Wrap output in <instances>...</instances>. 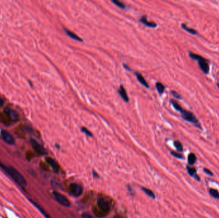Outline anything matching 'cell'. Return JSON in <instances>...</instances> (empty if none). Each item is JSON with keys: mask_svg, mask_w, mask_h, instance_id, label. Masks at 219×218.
Returning <instances> with one entry per match:
<instances>
[{"mask_svg": "<svg viewBox=\"0 0 219 218\" xmlns=\"http://www.w3.org/2000/svg\"><path fill=\"white\" fill-rule=\"evenodd\" d=\"M156 88L160 94L163 93V92L165 91V86H164L162 83H160V82H157L156 83Z\"/></svg>", "mask_w": 219, "mask_h": 218, "instance_id": "17", "label": "cell"}, {"mask_svg": "<svg viewBox=\"0 0 219 218\" xmlns=\"http://www.w3.org/2000/svg\"><path fill=\"white\" fill-rule=\"evenodd\" d=\"M170 102L172 104V106H174V108H175L177 111H178L180 112L181 110L183 109L182 108H181V106L179 105V104L178 102H176V101H174V100L171 99L170 100Z\"/></svg>", "mask_w": 219, "mask_h": 218, "instance_id": "18", "label": "cell"}, {"mask_svg": "<svg viewBox=\"0 0 219 218\" xmlns=\"http://www.w3.org/2000/svg\"><path fill=\"white\" fill-rule=\"evenodd\" d=\"M135 74L136 76V78H137L138 81L140 83H141L143 86H145L146 88H149V85H148V83H147V81H146V79L143 78L142 75L141 74L138 73V72H135Z\"/></svg>", "mask_w": 219, "mask_h": 218, "instance_id": "13", "label": "cell"}, {"mask_svg": "<svg viewBox=\"0 0 219 218\" xmlns=\"http://www.w3.org/2000/svg\"><path fill=\"white\" fill-rule=\"evenodd\" d=\"M209 193L212 197H213L215 198L219 199V193L218 192L217 190L214 189H210Z\"/></svg>", "mask_w": 219, "mask_h": 218, "instance_id": "19", "label": "cell"}, {"mask_svg": "<svg viewBox=\"0 0 219 218\" xmlns=\"http://www.w3.org/2000/svg\"><path fill=\"white\" fill-rule=\"evenodd\" d=\"M46 161L48 164L51 168H52L54 173H58L59 171V166L57 164V162L54 161L53 159L47 157L46 158Z\"/></svg>", "mask_w": 219, "mask_h": 218, "instance_id": "10", "label": "cell"}, {"mask_svg": "<svg viewBox=\"0 0 219 218\" xmlns=\"http://www.w3.org/2000/svg\"><path fill=\"white\" fill-rule=\"evenodd\" d=\"M83 188L80 184L76 183H72L69 187V192L70 195L74 197H78L82 195L83 193Z\"/></svg>", "mask_w": 219, "mask_h": 218, "instance_id": "5", "label": "cell"}, {"mask_svg": "<svg viewBox=\"0 0 219 218\" xmlns=\"http://www.w3.org/2000/svg\"><path fill=\"white\" fill-rule=\"evenodd\" d=\"M81 216H82V218H94L90 214L87 213V212H84L82 214Z\"/></svg>", "mask_w": 219, "mask_h": 218, "instance_id": "27", "label": "cell"}, {"mask_svg": "<svg viewBox=\"0 0 219 218\" xmlns=\"http://www.w3.org/2000/svg\"><path fill=\"white\" fill-rule=\"evenodd\" d=\"M0 168L5 174L10 176L17 184L20 187H25L27 185L26 178L20 173L12 166H6L0 162Z\"/></svg>", "mask_w": 219, "mask_h": 218, "instance_id": "1", "label": "cell"}, {"mask_svg": "<svg viewBox=\"0 0 219 218\" xmlns=\"http://www.w3.org/2000/svg\"><path fill=\"white\" fill-rule=\"evenodd\" d=\"M97 206L99 210H100V213L103 214V215L108 214L111 210V205L108 200L104 197H99L97 200Z\"/></svg>", "mask_w": 219, "mask_h": 218, "instance_id": "3", "label": "cell"}, {"mask_svg": "<svg viewBox=\"0 0 219 218\" xmlns=\"http://www.w3.org/2000/svg\"><path fill=\"white\" fill-rule=\"evenodd\" d=\"M112 2L113 3H114V4L117 6L118 7L121 8H122L124 9L126 8V5L124 4V3H122L121 1H117V0H112Z\"/></svg>", "mask_w": 219, "mask_h": 218, "instance_id": "21", "label": "cell"}, {"mask_svg": "<svg viewBox=\"0 0 219 218\" xmlns=\"http://www.w3.org/2000/svg\"><path fill=\"white\" fill-rule=\"evenodd\" d=\"M174 146H175V147L176 148V149L177 150V151L179 152H182L183 150V145L181 143V142H179V141H174Z\"/></svg>", "mask_w": 219, "mask_h": 218, "instance_id": "22", "label": "cell"}, {"mask_svg": "<svg viewBox=\"0 0 219 218\" xmlns=\"http://www.w3.org/2000/svg\"><path fill=\"white\" fill-rule=\"evenodd\" d=\"M53 195L54 196L55 200L60 204V205H63L64 207H67L70 206L69 200H68L64 195H61V194H60V193L57 192V191H53Z\"/></svg>", "mask_w": 219, "mask_h": 218, "instance_id": "7", "label": "cell"}, {"mask_svg": "<svg viewBox=\"0 0 219 218\" xmlns=\"http://www.w3.org/2000/svg\"><path fill=\"white\" fill-rule=\"evenodd\" d=\"M217 86H218V88H219V83L217 84Z\"/></svg>", "mask_w": 219, "mask_h": 218, "instance_id": "32", "label": "cell"}, {"mask_svg": "<svg viewBox=\"0 0 219 218\" xmlns=\"http://www.w3.org/2000/svg\"><path fill=\"white\" fill-rule=\"evenodd\" d=\"M118 93H119V94L120 95V96L121 97L122 99L124 100L125 102H129V97L128 96L127 92H126V90H125V88H124V86H123L122 85H121V86H120V88L118 90Z\"/></svg>", "mask_w": 219, "mask_h": 218, "instance_id": "11", "label": "cell"}, {"mask_svg": "<svg viewBox=\"0 0 219 218\" xmlns=\"http://www.w3.org/2000/svg\"><path fill=\"white\" fill-rule=\"evenodd\" d=\"M181 27H182V28H183V29H184V30L187 31V32L190 33V34L195 35H197V34H198V32H197V31H196V30L192 29V28H190L188 27V26L185 25V24H182V25H181Z\"/></svg>", "mask_w": 219, "mask_h": 218, "instance_id": "15", "label": "cell"}, {"mask_svg": "<svg viewBox=\"0 0 219 218\" xmlns=\"http://www.w3.org/2000/svg\"><path fill=\"white\" fill-rule=\"evenodd\" d=\"M3 104H4V101H3V99H2L1 98H0V107L2 106L3 105Z\"/></svg>", "mask_w": 219, "mask_h": 218, "instance_id": "30", "label": "cell"}, {"mask_svg": "<svg viewBox=\"0 0 219 218\" xmlns=\"http://www.w3.org/2000/svg\"><path fill=\"white\" fill-rule=\"evenodd\" d=\"M140 22H141L142 24H143L146 26L149 27V28H156L157 26V25L154 22H149L147 20V17L146 16H143L141 17V19H140Z\"/></svg>", "mask_w": 219, "mask_h": 218, "instance_id": "12", "label": "cell"}, {"mask_svg": "<svg viewBox=\"0 0 219 218\" xmlns=\"http://www.w3.org/2000/svg\"><path fill=\"white\" fill-rule=\"evenodd\" d=\"M4 113L8 117V119L12 122H17L19 119L18 114L14 110L6 108L4 109Z\"/></svg>", "mask_w": 219, "mask_h": 218, "instance_id": "9", "label": "cell"}, {"mask_svg": "<svg viewBox=\"0 0 219 218\" xmlns=\"http://www.w3.org/2000/svg\"><path fill=\"white\" fill-rule=\"evenodd\" d=\"M171 154H172V155H174V157H176L177 158H179V159H183V155L181 154H179L178 153H177V152H171Z\"/></svg>", "mask_w": 219, "mask_h": 218, "instance_id": "26", "label": "cell"}, {"mask_svg": "<svg viewBox=\"0 0 219 218\" xmlns=\"http://www.w3.org/2000/svg\"><path fill=\"white\" fill-rule=\"evenodd\" d=\"M114 218H122L121 217H120L119 216H115L114 217Z\"/></svg>", "mask_w": 219, "mask_h": 218, "instance_id": "31", "label": "cell"}, {"mask_svg": "<svg viewBox=\"0 0 219 218\" xmlns=\"http://www.w3.org/2000/svg\"><path fill=\"white\" fill-rule=\"evenodd\" d=\"M197 159V157L196 156V155L193 153H191L189 155V157H188V162H189V164L192 165L194 164L195 162H196Z\"/></svg>", "mask_w": 219, "mask_h": 218, "instance_id": "16", "label": "cell"}, {"mask_svg": "<svg viewBox=\"0 0 219 218\" xmlns=\"http://www.w3.org/2000/svg\"><path fill=\"white\" fill-rule=\"evenodd\" d=\"M171 93H172V95L174 97L177 99H181L182 98H181V96L180 94H179L178 93L175 92V91H172L171 92Z\"/></svg>", "mask_w": 219, "mask_h": 218, "instance_id": "25", "label": "cell"}, {"mask_svg": "<svg viewBox=\"0 0 219 218\" xmlns=\"http://www.w3.org/2000/svg\"><path fill=\"white\" fill-rule=\"evenodd\" d=\"M180 113L181 114V116H182V118L184 120L187 121V122H191L196 127L199 128V129H201L199 120H198L196 116H195L192 113L189 111H187L183 109L181 110Z\"/></svg>", "mask_w": 219, "mask_h": 218, "instance_id": "4", "label": "cell"}, {"mask_svg": "<svg viewBox=\"0 0 219 218\" xmlns=\"http://www.w3.org/2000/svg\"><path fill=\"white\" fill-rule=\"evenodd\" d=\"M187 170H188V172H189V174L191 176H195V175H196V169H195L194 168H191V167L188 166L187 167Z\"/></svg>", "mask_w": 219, "mask_h": 218, "instance_id": "23", "label": "cell"}, {"mask_svg": "<svg viewBox=\"0 0 219 218\" xmlns=\"http://www.w3.org/2000/svg\"><path fill=\"white\" fill-rule=\"evenodd\" d=\"M81 131L84 133L85 134L87 135L88 136H92V134L90 131H88L86 127H82L81 128Z\"/></svg>", "mask_w": 219, "mask_h": 218, "instance_id": "24", "label": "cell"}, {"mask_svg": "<svg viewBox=\"0 0 219 218\" xmlns=\"http://www.w3.org/2000/svg\"><path fill=\"white\" fill-rule=\"evenodd\" d=\"M30 143L32 144L33 149L35 152V153L37 154H38L39 155H43L47 154V152L45 148H44L42 145L40 144L38 141H36L35 140L32 138V139L30 140Z\"/></svg>", "mask_w": 219, "mask_h": 218, "instance_id": "6", "label": "cell"}, {"mask_svg": "<svg viewBox=\"0 0 219 218\" xmlns=\"http://www.w3.org/2000/svg\"><path fill=\"white\" fill-rule=\"evenodd\" d=\"M142 190L143 191H144V193L146 194H147L149 196H150V198H155V194L153 193V192L152 191H150V189H147V188H142Z\"/></svg>", "mask_w": 219, "mask_h": 218, "instance_id": "20", "label": "cell"}, {"mask_svg": "<svg viewBox=\"0 0 219 218\" xmlns=\"http://www.w3.org/2000/svg\"><path fill=\"white\" fill-rule=\"evenodd\" d=\"M189 56L191 59H193V60H197L198 61V64L199 65L200 68L204 74H208V72L210 71L209 61L206 60V58L200 56V55L193 53H191V52H190L189 53Z\"/></svg>", "mask_w": 219, "mask_h": 218, "instance_id": "2", "label": "cell"}, {"mask_svg": "<svg viewBox=\"0 0 219 218\" xmlns=\"http://www.w3.org/2000/svg\"><path fill=\"white\" fill-rule=\"evenodd\" d=\"M1 136L3 140L5 141L6 143L8 145H12L15 143V140L12 135L9 133L6 130H1Z\"/></svg>", "mask_w": 219, "mask_h": 218, "instance_id": "8", "label": "cell"}, {"mask_svg": "<svg viewBox=\"0 0 219 218\" xmlns=\"http://www.w3.org/2000/svg\"><path fill=\"white\" fill-rule=\"evenodd\" d=\"M204 171L205 172H206V174H208V175H213V174H212V173L211 172V171L209 170V169H206V168H204Z\"/></svg>", "mask_w": 219, "mask_h": 218, "instance_id": "28", "label": "cell"}, {"mask_svg": "<svg viewBox=\"0 0 219 218\" xmlns=\"http://www.w3.org/2000/svg\"><path fill=\"white\" fill-rule=\"evenodd\" d=\"M64 30H65V32L66 33V34L67 35L69 36V37H71V39H73L74 40H76L77 41H79V42H82V41H83V40H82L80 37H78L77 35L74 33L73 32H71L70 30H67L66 28H64Z\"/></svg>", "mask_w": 219, "mask_h": 218, "instance_id": "14", "label": "cell"}, {"mask_svg": "<svg viewBox=\"0 0 219 218\" xmlns=\"http://www.w3.org/2000/svg\"><path fill=\"white\" fill-rule=\"evenodd\" d=\"M123 65H124V68H126V70H127V71H131V68H129L128 66H127V65H125V64H123Z\"/></svg>", "mask_w": 219, "mask_h": 218, "instance_id": "29", "label": "cell"}]
</instances>
